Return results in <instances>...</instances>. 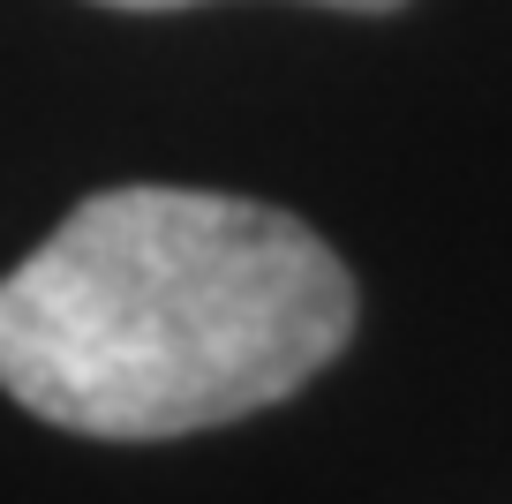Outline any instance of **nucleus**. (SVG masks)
<instances>
[{
    "label": "nucleus",
    "mask_w": 512,
    "mask_h": 504,
    "mask_svg": "<svg viewBox=\"0 0 512 504\" xmlns=\"http://www.w3.org/2000/svg\"><path fill=\"white\" fill-rule=\"evenodd\" d=\"M354 331V279L294 211L106 189L0 279V384L38 422L151 444L302 392Z\"/></svg>",
    "instance_id": "obj_1"
},
{
    "label": "nucleus",
    "mask_w": 512,
    "mask_h": 504,
    "mask_svg": "<svg viewBox=\"0 0 512 504\" xmlns=\"http://www.w3.org/2000/svg\"><path fill=\"white\" fill-rule=\"evenodd\" d=\"M98 8H136V16H151V8H196V0H98ZM317 8H354V16H384V8H407V0H317Z\"/></svg>",
    "instance_id": "obj_2"
}]
</instances>
